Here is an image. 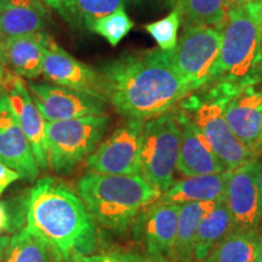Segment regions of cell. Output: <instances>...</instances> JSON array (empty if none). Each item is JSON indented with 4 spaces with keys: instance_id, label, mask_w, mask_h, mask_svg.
Listing matches in <instances>:
<instances>
[{
    "instance_id": "cell-19",
    "label": "cell",
    "mask_w": 262,
    "mask_h": 262,
    "mask_svg": "<svg viewBox=\"0 0 262 262\" xmlns=\"http://www.w3.org/2000/svg\"><path fill=\"white\" fill-rule=\"evenodd\" d=\"M229 170L210 175L186 176L185 179L173 181L159 199L171 204H188V203L217 202L224 198L226 185L229 178Z\"/></svg>"
},
{
    "instance_id": "cell-1",
    "label": "cell",
    "mask_w": 262,
    "mask_h": 262,
    "mask_svg": "<svg viewBox=\"0 0 262 262\" xmlns=\"http://www.w3.org/2000/svg\"><path fill=\"white\" fill-rule=\"evenodd\" d=\"M104 98L126 119L146 120L170 112L191 94L171 51L126 54L101 68Z\"/></svg>"
},
{
    "instance_id": "cell-36",
    "label": "cell",
    "mask_w": 262,
    "mask_h": 262,
    "mask_svg": "<svg viewBox=\"0 0 262 262\" xmlns=\"http://www.w3.org/2000/svg\"><path fill=\"white\" fill-rule=\"evenodd\" d=\"M255 262H262V222L260 224V226H258L256 258H255Z\"/></svg>"
},
{
    "instance_id": "cell-18",
    "label": "cell",
    "mask_w": 262,
    "mask_h": 262,
    "mask_svg": "<svg viewBox=\"0 0 262 262\" xmlns=\"http://www.w3.org/2000/svg\"><path fill=\"white\" fill-rule=\"evenodd\" d=\"M47 37L41 31L4 39L5 67L8 66L11 73L19 78H38L44 67Z\"/></svg>"
},
{
    "instance_id": "cell-3",
    "label": "cell",
    "mask_w": 262,
    "mask_h": 262,
    "mask_svg": "<svg viewBox=\"0 0 262 262\" xmlns=\"http://www.w3.org/2000/svg\"><path fill=\"white\" fill-rule=\"evenodd\" d=\"M78 195L94 221L112 231H124L162 192L141 175L86 172L78 182Z\"/></svg>"
},
{
    "instance_id": "cell-37",
    "label": "cell",
    "mask_w": 262,
    "mask_h": 262,
    "mask_svg": "<svg viewBox=\"0 0 262 262\" xmlns=\"http://www.w3.org/2000/svg\"><path fill=\"white\" fill-rule=\"evenodd\" d=\"M257 186H258V195H260V204H261V210H262V155L258 157Z\"/></svg>"
},
{
    "instance_id": "cell-33",
    "label": "cell",
    "mask_w": 262,
    "mask_h": 262,
    "mask_svg": "<svg viewBox=\"0 0 262 262\" xmlns=\"http://www.w3.org/2000/svg\"><path fill=\"white\" fill-rule=\"evenodd\" d=\"M11 231V217L4 203H0V233Z\"/></svg>"
},
{
    "instance_id": "cell-20",
    "label": "cell",
    "mask_w": 262,
    "mask_h": 262,
    "mask_svg": "<svg viewBox=\"0 0 262 262\" xmlns=\"http://www.w3.org/2000/svg\"><path fill=\"white\" fill-rule=\"evenodd\" d=\"M47 17L40 0H8L0 9V34L8 39L41 32Z\"/></svg>"
},
{
    "instance_id": "cell-35",
    "label": "cell",
    "mask_w": 262,
    "mask_h": 262,
    "mask_svg": "<svg viewBox=\"0 0 262 262\" xmlns=\"http://www.w3.org/2000/svg\"><path fill=\"white\" fill-rule=\"evenodd\" d=\"M10 239H11V237H9L8 234L0 233V261L4 258L6 248H8V245L10 243Z\"/></svg>"
},
{
    "instance_id": "cell-29",
    "label": "cell",
    "mask_w": 262,
    "mask_h": 262,
    "mask_svg": "<svg viewBox=\"0 0 262 262\" xmlns=\"http://www.w3.org/2000/svg\"><path fill=\"white\" fill-rule=\"evenodd\" d=\"M116 255L119 262H173L171 260H166V258L152 256L148 254H137L134 251H118L113 253Z\"/></svg>"
},
{
    "instance_id": "cell-24",
    "label": "cell",
    "mask_w": 262,
    "mask_h": 262,
    "mask_svg": "<svg viewBox=\"0 0 262 262\" xmlns=\"http://www.w3.org/2000/svg\"><path fill=\"white\" fill-rule=\"evenodd\" d=\"M180 14L183 28L221 27L227 15L226 0H169Z\"/></svg>"
},
{
    "instance_id": "cell-5",
    "label": "cell",
    "mask_w": 262,
    "mask_h": 262,
    "mask_svg": "<svg viewBox=\"0 0 262 262\" xmlns=\"http://www.w3.org/2000/svg\"><path fill=\"white\" fill-rule=\"evenodd\" d=\"M108 127L107 114L47 122L49 166L55 172L72 171L96 149Z\"/></svg>"
},
{
    "instance_id": "cell-2",
    "label": "cell",
    "mask_w": 262,
    "mask_h": 262,
    "mask_svg": "<svg viewBox=\"0 0 262 262\" xmlns=\"http://www.w3.org/2000/svg\"><path fill=\"white\" fill-rule=\"evenodd\" d=\"M26 221L66 262L74 255H91L97 249L96 226L86 205L60 180L44 178L28 193Z\"/></svg>"
},
{
    "instance_id": "cell-31",
    "label": "cell",
    "mask_w": 262,
    "mask_h": 262,
    "mask_svg": "<svg viewBox=\"0 0 262 262\" xmlns=\"http://www.w3.org/2000/svg\"><path fill=\"white\" fill-rule=\"evenodd\" d=\"M18 179H21L18 172H16L15 170L10 169L3 163H0V195L3 194V192H4L11 183L17 181Z\"/></svg>"
},
{
    "instance_id": "cell-38",
    "label": "cell",
    "mask_w": 262,
    "mask_h": 262,
    "mask_svg": "<svg viewBox=\"0 0 262 262\" xmlns=\"http://www.w3.org/2000/svg\"><path fill=\"white\" fill-rule=\"evenodd\" d=\"M251 6H253L255 14H256L258 25H260V29L262 33V3H254V4H251Z\"/></svg>"
},
{
    "instance_id": "cell-21",
    "label": "cell",
    "mask_w": 262,
    "mask_h": 262,
    "mask_svg": "<svg viewBox=\"0 0 262 262\" xmlns=\"http://www.w3.org/2000/svg\"><path fill=\"white\" fill-rule=\"evenodd\" d=\"M215 205L216 202L188 203L181 205L173 249L175 262H194V241L199 224Z\"/></svg>"
},
{
    "instance_id": "cell-39",
    "label": "cell",
    "mask_w": 262,
    "mask_h": 262,
    "mask_svg": "<svg viewBox=\"0 0 262 262\" xmlns=\"http://www.w3.org/2000/svg\"><path fill=\"white\" fill-rule=\"evenodd\" d=\"M254 3H262V0H226V6L227 9L232 5L238 4H254Z\"/></svg>"
},
{
    "instance_id": "cell-27",
    "label": "cell",
    "mask_w": 262,
    "mask_h": 262,
    "mask_svg": "<svg viewBox=\"0 0 262 262\" xmlns=\"http://www.w3.org/2000/svg\"><path fill=\"white\" fill-rule=\"evenodd\" d=\"M127 0H74V19L88 29L98 18L125 8Z\"/></svg>"
},
{
    "instance_id": "cell-30",
    "label": "cell",
    "mask_w": 262,
    "mask_h": 262,
    "mask_svg": "<svg viewBox=\"0 0 262 262\" xmlns=\"http://www.w3.org/2000/svg\"><path fill=\"white\" fill-rule=\"evenodd\" d=\"M50 8L55 9L62 17L73 21L74 19V0H44Z\"/></svg>"
},
{
    "instance_id": "cell-4",
    "label": "cell",
    "mask_w": 262,
    "mask_h": 262,
    "mask_svg": "<svg viewBox=\"0 0 262 262\" xmlns=\"http://www.w3.org/2000/svg\"><path fill=\"white\" fill-rule=\"evenodd\" d=\"M221 32L220 54L208 85H244L257 81L253 78V72L262 44V33L251 4L229 6Z\"/></svg>"
},
{
    "instance_id": "cell-41",
    "label": "cell",
    "mask_w": 262,
    "mask_h": 262,
    "mask_svg": "<svg viewBox=\"0 0 262 262\" xmlns=\"http://www.w3.org/2000/svg\"><path fill=\"white\" fill-rule=\"evenodd\" d=\"M4 77H5V71L0 72V98H2L3 94H4Z\"/></svg>"
},
{
    "instance_id": "cell-42",
    "label": "cell",
    "mask_w": 262,
    "mask_h": 262,
    "mask_svg": "<svg viewBox=\"0 0 262 262\" xmlns=\"http://www.w3.org/2000/svg\"><path fill=\"white\" fill-rule=\"evenodd\" d=\"M6 2H8V0H0V9H2L3 6H4V4H5Z\"/></svg>"
},
{
    "instance_id": "cell-6",
    "label": "cell",
    "mask_w": 262,
    "mask_h": 262,
    "mask_svg": "<svg viewBox=\"0 0 262 262\" xmlns=\"http://www.w3.org/2000/svg\"><path fill=\"white\" fill-rule=\"evenodd\" d=\"M181 126L176 114L164 113L145 122L141 143V176L164 193L178 169Z\"/></svg>"
},
{
    "instance_id": "cell-13",
    "label": "cell",
    "mask_w": 262,
    "mask_h": 262,
    "mask_svg": "<svg viewBox=\"0 0 262 262\" xmlns=\"http://www.w3.org/2000/svg\"><path fill=\"white\" fill-rule=\"evenodd\" d=\"M42 74L54 84L88 94L107 102L100 72L64 51L50 35H48L45 41Z\"/></svg>"
},
{
    "instance_id": "cell-22",
    "label": "cell",
    "mask_w": 262,
    "mask_h": 262,
    "mask_svg": "<svg viewBox=\"0 0 262 262\" xmlns=\"http://www.w3.org/2000/svg\"><path fill=\"white\" fill-rule=\"evenodd\" d=\"M233 229V220L222 198L216 202L215 208L199 224L194 241V262L204 260Z\"/></svg>"
},
{
    "instance_id": "cell-40",
    "label": "cell",
    "mask_w": 262,
    "mask_h": 262,
    "mask_svg": "<svg viewBox=\"0 0 262 262\" xmlns=\"http://www.w3.org/2000/svg\"><path fill=\"white\" fill-rule=\"evenodd\" d=\"M5 71V57H4V38L0 34V72Z\"/></svg>"
},
{
    "instance_id": "cell-17",
    "label": "cell",
    "mask_w": 262,
    "mask_h": 262,
    "mask_svg": "<svg viewBox=\"0 0 262 262\" xmlns=\"http://www.w3.org/2000/svg\"><path fill=\"white\" fill-rule=\"evenodd\" d=\"M181 126V145L178 170L185 176L210 175L227 171L224 163L215 155L193 118L186 112L176 114Z\"/></svg>"
},
{
    "instance_id": "cell-34",
    "label": "cell",
    "mask_w": 262,
    "mask_h": 262,
    "mask_svg": "<svg viewBox=\"0 0 262 262\" xmlns=\"http://www.w3.org/2000/svg\"><path fill=\"white\" fill-rule=\"evenodd\" d=\"M253 78L257 81H262V44L260 48V52H258L256 63H255V67H254Z\"/></svg>"
},
{
    "instance_id": "cell-10",
    "label": "cell",
    "mask_w": 262,
    "mask_h": 262,
    "mask_svg": "<svg viewBox=\"0 0 262 262\" xmlns=\"http://www.w3.org/2000/svg\"><path fill=\"white\" fill-rule=\"evenodd\" d=\"M192 118L215 155L229 171L258 158L234 135L224 116L220 101L210 94L196 103Z\"/></svg>"
},
{
    "instance_id": "cell-9",
    "label": "cell",
    "mask_w": 262,
    "mask_h": 262,
    "mask_svg": "<svg viewBox=\"0 0 262 262\" xmlns=\"http://www.w3.org/2000/svg\"><path fill=\"white\" fill-rule=\"evenodd\" d=\"M145 122L127 119L88 157L89 171L106 175H141V143Z\"/></svg>"
},
{
    "instance_id": "cell-8",
    "label": "cell",
    "mask_w": 262,
    "mask_h": 262,
    "mask_svg": "<svg viewBox=\"0 0 262 262\" xmlns=\"http://www.w3.org/2000/svg\"><path fill=\"white\" fill-rule=\"evenodd\" d=\"M221 27L183 28L176 48L171 51L176 71L191 93L208 86L210 74L221 48Z\"/></svg>"
},
{
    "instance_id": "cell-32",
    "label": "cell",
    "mask_w": 262,
    "mask_h": 262,
    "mask_svg": "<svg viewBox=\"0 0 262 262\" xmlns=\"http://www.w3.org/2000/svg\"><path fill=\"white\" fill-rule=\"evenodd\" d=\"M73 262H119L116 255L112 254H91V255H74Z\"/></svg>"
},
{
    "instance_id": "cell-7",
    "label": "cell",
    "mask_w": 262,
    "mask_h": 262,
    "mask_svg": "<svg viewBox=\"0 0 262 262\" xmlns=\"http://www.w3.org/2000/svg\"><path fill=\"white\" fill-rule=\"evenodd\" d=\"M229 127L256 157L262 155V81L244 85L211 84Z\"/></svg>"
},
{
    "instance_id": "cell-14",
    "label": "cell",
    "mask_w": 262,
    "mask_h": 262,
    "mask_svg": "<svg viewBox=\"0 0 262 262\" xmlns=\"http://www.w3.org/2000/svg\"><path fill=\"white\" fill-rule=\"evenodd\" d=\"M4 90L8 95L10 106L22 131L27 137L38 168L49 166V148L47 142V120L39 111L27 84L17 75L5 71Z\"/></svg>"
},
{
    "instance_id": "cell-15",
    "label": "cell",
    "mask_w": 262,
    "mask_h": 262,
    "mask_svg": "<svg viewBox=\"0 0 262 262\" xmlns=\"http://www.w3.org/2000/svg\"><path fill=\"white\" fill-rule=\"evenodd\" d=\"M180 208L181 205L158 199L140 212L136 233L142 241L147 254L175 262L173 249Z\"/></svg>"
},
{
    "instance_id": "cell-26",
    "label": "cell",
    "mask_w": 262,
    "mask_h": 262,
    "mask_svg": "<svg viewBox=\"0 0 262 262\" xmlns=\"http://www.w3.org/2000/svg\"><path fill=\"white\" fill-rule=\"evenodd\" d=\"M133 27L134 22L131 21L124 8H120L112 14L103 16L95 21L89 31L103 37L112 47H117Z\"/></svg>"
},
{
    "instance_id": "cell-11",
    "label": "cell",
    "mask_w": 262,
    "mask_h": 262,
    "mask_svg": "<svg viewBox=\"0 0 262 262\" xmlns=\"http://www.w3.org/2000/svg\"><path fill=\"white\" fill-rule=\"evenodd\" d=\"M27 86L47 122L106 114L107 102L101 98L56 84L29 81Z\"/></svg>"
},
{
    "instance_id": "cell-28",
    "label": "cell",
    "mask_w": 262,
    "mask_h": 262,
    "mask_svg": "<svg viewBox=\"0 0 262 262\" xmlns=\"http://www.w3.org/2000/svg\"><path fill=\"white\" fill-rule=\"evenodd\" d=\"M181 26V17L176 10L159 21L145 26V29L152 35L160 50L172 51L178 45V33Z\"/></svg>"
},
{
    "instance_id": "cell-12",
    "label": "cell",
    "mask_w": 262,
    "mask_h": 262,
    "mask_svg": "<svg viewBox=\"0 0 262 262\" xmlns=\"http://www.w3.org/2000/svg\"><path fill=\"white\" fill-rule=\"evenodd\" d=\"M258 158L231 170L226 185L224 202L227 206L234 229L257 231L262 210L257 186Z\"/></svg>"
},
{
    "instance_id": "cell-16",
    "label": "cell",
    "mask_w": 262,
    "mask_h": 262,
    "mask_svg": "<svg viewBox=\"0 0 262 262\" xmlns=\"http://www.w3.org/2000/svg\"><path fill=\"white\" fill-rule=\"evenodd\" d=\"M0 163L29 181H34L40 170L27 137L12 112L5 90L0 98Z\"/></svg>"
},
{
    "instance_id": "cell-23",
    "label": "cell",
    "mask_w": 262,
    "mask_h": 262,
    "mask_svg": "<svg viewBox=\"0 0 262 262\" xmlns=\"http://www.w3.org/2000/svg\"><path fill=\"white\" fill-rule=\"evenodd\" d=\"M4 262H66L52 245L25 227L10 239Z\"/></svg>"
},
{
    "instance_id": "cell-43",
    "label": "cell",
    "mask_w": 262,
    "mask_h": 262,
    "mask_svg": "<svg viewBox=\"0 0 262 262\" xmlns=\"http://www.w3.org/2000/svg\"><path fill=\"white\" fill-rule=\"evenodd\" d=\"M70 262H73V261H70Z\"/></svg>"
},
{
    "instance_id": "cell-25",
    "label": "cell",
    "mask_w": 262,
    "mask_h": 262,
    "mask_svg": "<svg viewBox=\"0 0 262 262\" xmlns=\"http://www.w3.org/2000/svg\"><path fill=\"white\" fill-rule=\"evenodd\" d=\"M257 233L233 229L201 262H255Z\"/></svg>"
}]
</instances>
